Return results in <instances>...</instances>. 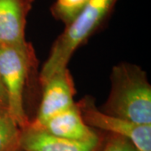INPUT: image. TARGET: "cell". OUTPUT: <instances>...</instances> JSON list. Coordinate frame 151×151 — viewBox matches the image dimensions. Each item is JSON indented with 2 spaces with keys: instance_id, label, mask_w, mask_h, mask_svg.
Masks as SVG:
<instances>
[{
  "instance_id": "4",
  "label": "cell",
  "mask_w": 151,
  "mask_h": 151,
  "mask_svg": "<svg viewBox=\"0 0 151 151\" xmlns=\"http://www.w3.org/2000/svg\"><path fill=\"white\" fill-rule=\"evenodd\" d=\"M81 117L89 127L124 137L138 151H151V125H141L100 111L90 97L76 103Z\"/></svg>"
},
{
  "instance_id": "6",
  "label": "cell",
  "mask_w": 151,
  "mask_h": 151,
  "mask_svg": "<svg viewBox=\"0 0 151 151\" xmlns=\"http://www.w3.org/2000/svg\"><path fill=\"white\" fill-rule=\"evenodd\" d=\"M35 0H0V45L26 49L27 17Z\"/></svg>"
},
{
  "instance_id": "11",
  "label": "cell",
  "mask_w": 151,
  "mask_h": 151,
  "mask_svg": "<svg viewBox=\"0 0 151 151\" xmlns=\"http://www.w3.org/2000/svg\"><path fill=\"white\" fill-rule=\"evenodd\" d=\"M99 151H138V150L129 139L110 134Z\"/></svg>"
},
{
  "instance_id": "5",
  "label": "cell",
  "mask_w": 151,
  "mask_h": 151,
  "mask_svg": "<svg viewBox=\"0 0 151 151\" xmlns=\"http://www.w3.org/2000/svg\"><path fill=\"white\" fill-rule=\"evenodd\" d=\"M43 95L35 119L29 124L38 127L55 115L76 104L75 84L68 68L55 73L43 85Z\"/></svg>"
},
{
  "instance_id": "10",
  "label": "cell",
  "mask_w": 151,
  "mask_h": 151,
  "mask_svg": "<svg viewBox=\"0 0 151 151\" xmlns=\"http://www.w3.org/2000/svg\"><path fill=\"white\" fill-rule=\"evenodd\" d=\"M88 2L89 0H55L50 8V12L55 19L67 25L79 14Z\"/></svg>"
},
{
  "instance_id": "12",
  "label": "cell",
  "mask_w": 151,
  "mask_h": 151,
  "mask_svg": "<svg viewBox=\"0 0 151 151\" xmlns=\"http://www.w3.org/2000/svg\"><path fill=\"white\" fill-rule=\"evenodd\" d=\"M0 105L7 107V99H6V95L4 89L3 87V85L0 81Z\"/></svg>"
},
{
  "instance_id": "8",
  "label": "cell",
  "mask_w": 151,
  "mask_h": 151,
  "mask_svg": "<svg viewBox=\"0 0 151 151\" xmlns=\"http://www.w3.org/2000/svg\"><path fill=\"white\" fill-rule=\"evenodd\" d=\"M34 128L72 140L88 141L99 138L97 133L83 120L76 103L71 108L55 115L41 125Z\"/></svg>"
},
{
  "instance_id": "9",
  "label": "cell",
  "mask_w": 151,
  "mask_h": 151,
  "mask_svg": "<svg viewBox=\"0 0 151 151\" xmlns=\"http://www.w3.org/2000/svg\"><path fill=\"white\" fill-rule=\"evenodd\" d=\"M21 129L5 106L0 105V151H20Z\"/></svg>"
},
{
  "instance_id": "7",
  "label": "cell",
  "mask_w": 151,
  "mask_h": 151,
  "mask_svg": "<svg viewBox=\"0 0 151 151\" xmlns=\"http://www.w3.org/2000/svg\"><path fill=\"white\" fill-rule=\"evenodd\" d=\"M101 138L88 141L72 140L50 134L29 124L21 129L19 150L22 151H99Z\"/></svg>"
},
{
  "instance_id": "3",
  "label": "cell",
  "mask_w": 151,
  "mask_h": 151,
  "mask_svg": "<svg viewBox=\"0 0 151 151\" xmlns=\"http://www.w3.org/2000/svg\"><path fill=\"white\" fill-rule=\"evenodd\" d=\"M35 60L33 46L22 49L0 45V81L5 92L7 108L21 129L30 122L24 108V92Z\"/></svg>"
},
{
  "instance_id": "2",
  "label": "cell",
  "mask_w": 151,
  "mask_h": 151,
  "mask_svg": "<svg viewBox=\"0 0 151 151\" xmlns=\"http://www.w3.org/2000/svg\"><path fill=\"white\" fill-rule=\"evenodd\" d=\"M117 1L89 0L79 14L65 25L40 70L39 80L41 86L55 73L67 68L76 50L107 21Z\"/></svg>"
},
{
  "instance_id": "1",
  "label": "cell",
  "mask_w": 151,
  "mask_h": 151,
  "mask_svg": "<svg viewBox=\"0 0 151 151\" xmlns=\"http://www.w3.org/2000/svg\"><path fill=\"white\" fill-rule=\"evenodd\" d=\"M111 90L103 113L141 125H151V85L138 65L122 62L111 72Z\"/></svg>"
}]
</instances>
